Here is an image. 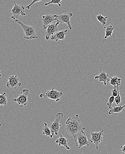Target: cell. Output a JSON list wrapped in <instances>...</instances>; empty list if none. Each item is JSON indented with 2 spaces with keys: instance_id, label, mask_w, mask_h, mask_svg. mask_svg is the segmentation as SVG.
I'll return each mask as SVG.
<instances>
[{
  "instance_id": "4",
  "label": "cell",
  "mask_w": 125,
  "mask_h": 154,
  "mask_svg": "<svg viewBox=\"0 0 125 154\" xmlns=\"http://www.w3.org/2000/svg\"><path fill=\"white\" fill-rule=\"evenodd\" d=\"M64 116L62 112L57 113L55 119L50 125L49 128L51 131L52 134L51 138H52L54 135H58L60 127L61 126V124L60 123V121L64 117Z\"/></svg>"
},
{
  "instance_id": "23",
  "label": "cell",
  "mask_w": 125,
  "mask_h": 154,
  "mask_svg": "<svg viewBox=\"0 0 125 154\" xmlns=\"http://www.w3.org/2000/svg\"><path fill=\"white\" fill-rule=\"evenodd\" d=\"M119 92V86H115L113 90H112V95L114 97H116L118 95V93Z\"/></svg>"
},
{
  "instance_id": "8",
  "label": "cell",
  "mask_w": 125,
  "mask_h": 154,
  "mask_svg": "<svg viewBox=\"0 0 125 154\" xmlns=\"http://www.w3.org/2000/svg\"><path fill=\"white\" fill-rule=\"evenodd\" d=\"M72 13H69L68 14H63L60 15H56V21L60 22L61 24H67L68 27L70 29V30H72V26L70 22V19L73 16Z\"/></svg>"
},
{
  "instance_id": "20",
  "label": "cell",
  "mask_w": 125,
  "mask_h": 154,
  "mask_svg": "<svg viewBox=\"0 0 125 154\" xmlns=\"http://www.w3.org/2000/svg\"><path fill=\"white\" fill-rule=\"evenodd\" d=\"M7 102L8 99L6 93L4 92L0 94V105L1 106L6 105L7 104Z\"/></svg>"
},
{
  "instance_id": "15",
  "label": "cell",
  "mask_w": 125,
  "mask_h": 154,
  "mask_svg": "<svg viewBox=\"0 0 125 154\" xmlns=\"http://www.w3.org/2000/svg\"><path fill=\"white\" fill-rule=\"evenodd\" d=\"M67 142H68V140L62 134H61L60 137L58 139H56L55 140V143H58L59 146H64L65 147L67 150H70V148L68 146Z\"/></svg>"
},
{
  "instance_id": "14",
  "label": "cell",
  "mask_w": 125,
  "mask_h": 154,
  "mask_svg": "<svg viewBox=\"0 0 125 154\" xmlns=\"http://www.w3.org/2000/svg\"><path fill=\"white\" fill-rule=\"evenodd\" d=\"M67 29H64L62 31H58L55 33L51 37L52 40L58 42L59 40H63L65 39V36L67 34Z\"/></svg>"
},
{
  "instance_id": "16",
  "label": "cell",
  "mask_w": 125,
  "mask_h": 154,
  "mask_svg": "<svg viewBox=\"0 0 125 154\" xmlns=\"http://www.w3.org/2000/svg\"><path fill=\"white\" fill-rule=\"evenodd\" d=\"M105 29V36L104 37V39H106L109 37H111L112 35L113 32L114 30L115 27L114 26L110 25L104 27Z\"/></svg>"
},
{
  "instance_id": "12",
  "label": "cell",
  "mask_w": 125,
  "mask_h": 154,
  "mask_svg": "<svg viewBox=\"0 0 125 154\" xmlns=\"http://www.w3.org/2000/svg\"><path fill=\"white\" fill-rule=\"evenodd\" d=\"M55 21H56V15H52L48 13L45 15L43 16V29H46L49 25Z\"/></svg>"
},
{
  "instance_id": "17",
  "label": "cell",
  "mask_w": 125,
  "mask_h": 154,
  "mask_svg": "<svg viewBox=\"0 0 125 154\" xmlns=\"http://www.w3.org/2000/svg\"><path fill=\"white\" fill-rule=\"evenodd\" d=\"M121 79L120 78H118L117 76L112 77L110 81V84L112 86H120L121 83Z\"/></svg>"
},
{
  "instance_id": "13",
  "label": "cell",
  "mask_w": 125,
  "mask_h": 154,
  "mask_svg": "<svg viewBox=\"0 0 125 154\" xmlns=\"http://www.w3.org/2000/svg\"><path fill=\"white\" fill-rule=\"evenodd\" d=\"M111 78L112 77L110 76L109 74L106 73V71L104 70L100 71L99 75L94 77L95 79L98 80L100 82H103L105 86L107 82L110 81Z\"/></svg>"
},
{
  "instance_id": "26",
  "label": "cell",
  "mask_w": 125,
  "mask_h": 154,
  "mask_svg": "<svg viewBox=\"0 0 125 154\" xmlns=\"http://www.w3.org/2000/svg\"><path fill=\"white\" fill-rule=\"evenodd\" d=\"M42 1L43 0H33L32 2H31L30 5H27V6L25 7V9H28V10H29V9H30V7H31V6L32 5L34 4L35 3L39 2H40Z\"/></svg>"
},
{
  "instance_id": "24",
  "label": "cell",
  "mask_w": 125,
  "mask_h": 154,
  "mask_svg": "<svg viewBox=\"0 0 125 154\" xmlns=\"http://www.w3.org/2000/svg\"><path fill=\"white\" fill-rule=\"evenodd\" d=\"M115 97L113 96H111L109 98V101L107 103V106L110 110L112 108V104L115 101Z\"/></svg>"
},
{
  "instance_id": "19",
  "label": "cell",
  "mask_w": 125,
  "mask_h": 154,
  "mask_svg": "<svg viewBox=\"0 0 125 154\" xmlns=\"http://www.w3.org/2000/svg\"><path fill=\"white\" fill-rule=\"evenodd\" d=\"M44 127L43 128V132L42 134L43 135H45L47 136H49L50 138H51L52 134L50 128L49 127H48V124L47 122H44Z\"/></svg>"
},
{
  "instance_id": "1",
  "label": "cell",
  "mask_w": 125,
  "mask_h": 154,
  "mask_svg": "<svg viewBox=\"0 0 125 154\" xmlns=\"http://www.w3.org/2000/svg\"><path fill=\"white\" fill-rule=\"evenodd\" d=\"M65 123V130L66 132L69 135L73 136L74 139H75L76 134L78 133L84 131L86 129V128L82 126L78 114L73 117L68 118Z\"/></svg>"
},
{
  "instance_id": "27",
  "label": "cell",
  "mask_w": 125,
  "mask_h": 154,
  "mask_svg": "<svg viewBox=\"0 0 125 154\" xmlns=\"http://www.w3.org/2000/svg\"><path fill=\"white\" fill-rule=\"evenodd\" d=\"M120 151L122 154H125V144L123 146H120Z\"/></svg>"
},
{
  "instance_id": "21",
  "label": "cell",
  "mask_w": 125,
  "mask_h": 154,
  "mask_svg": "<svg viewBox=\"0 0 125 154\" xmlns=\"http://www.w3.org/2000/svg\"><path fill=\"white\" fill-rule=\"evenodd\" d=\"M97 20L102 25H105L107 22V19L108 18V17H104L101 14H99L96 17Z\"/></svg>"
},
{
  "instance_id": "25",
  "label": "cell",
  "mask_w": 125,
  "mask_h": 154,
  "mask_svg": "<svg viewBox=\"0 0 125 154\" xmlns=\"http://www.w3.org/2000/svg\"><path fill=\"white\" fill-rule=\"evenodd\" d=\"M122 101V98L120 96V93H118V95L117 97H115V101L117 105H119Z\"/></svg>"
},
{
  "instance_id": "6",
  "label": "cell",
  "mask_w": 125,
  "mask_h": 154,
  "mask_svg": "<svg viewBox=\"0 0 125 154\" xmlns=\"http://www.w3.org/2000/svg\"><path fill=\"white\" fill-rule=\"evenodd\" d=\"M74 140H75L76 146H78V145H79V149L85 146H89V143L86 133L84 132V131H80L76 134Z\"/></svg>"
},
{
  "instance_id": "3",
  "label": "cell",
  "mask_w": 125,
  "mask_h": 154,
  "mask_svg": "<svg viewBox=\"0 0 125 154\" xmlns=\"http://www.w3.org/2000/svg\"><path fill=\"white\" fill-rule=\"evenodd\" d=\"M63 93L52 88L51 90L42 93L40 97L42 99H49L55 100L56 102H60L61 98L62 97Z\"/></svg>"
},
{
  "instance_id": "9",
  "label": "cell",
  "mask_w": 125,
  "mask_h": 154,
  "mask_svg": "<svg viewBox=\"0 0 125 154\" xmlns=\"http://www.w3.org/2000/svg\"><path fill=\"white\" fill-rule=\"evenodd\" d=\"M104 130H103L99 132H94L91 133V138L90 141L93 143L96 146V150L99 149V145L103 141V135Z\"/></svg>"
},
{
  "instance_id": "5",
  "label": "cell",
  "mask_w": 125,
  "mask_h": 154,
  "mask_svg": "<svg viewBox=\"0 0 125 154\" xmlns=\"http://www.w3.org/2000/svg\"><path fill=\"white\" fill-rule=\"evenodd\" d=\"M24 5L16 4L15 1L14 2V6L11 10L12 16L11 18L14 20L15 22L20 20L21 16H26Z\"/></svg>"
},
{
  "instance_id": "10",
  "label": "cell",
  "mask_w": 125,
  "mask_h": 154,
  "mask_svg": "<svg viewBox=\"0 0 125 154\" xmlns=\"http://www.w3.org/2000/svg\"><path fill=\"white\" fill-rule=\"evenodd\" d=\"M17 75H12L8 77V81L6 82V87L10 89H16L22 85Z\"/></svg>"
},
{
  "instance_id": "7",
  "label": "cell",
  "mask_w": 125,
  "mask_h": 154,
  "mask_svg": "<svg viewBox=\"0 0 125 154\" xmlns=\"http://www.w3.org/2000/svg\"><path fill=\"white\" fill-rule=\"evenodd\" d=\"M29 95V90L24 89L22 90L21 94L16 99H13L14 102H16L21 107H24L27 105L28 96Z\"/></svg>"
},
{
  "instance_id": "22",
  "label": "cell",
  "mask_w": 125,
  "mask_h": 154,
  "mask_svg": "<svg viewBox=\"0 0 125 154\" xmlns=\"http://www.w3.org/2000/svg\"><path fill=\"white\" fill-rule=\"evenodd\" d=\"M62 0H51L50 2H47L44 4L45 6H47L50 4H55L58 5L59 7H61V2Z\"/></svg>"
},
{
  "instance_id": "2",
  "label": "cell",
  "mask_w": 125,
  "mask_h": 154,
  "mask_svg": "<svg viewBox=\"0 0 125 154\" xmlns=\"http://www.w3.org/2000/svg\"><path fill=\"white\" fill-rule=\"evenodd\" d=\"M21 26L25 33L24 38L25 39H37L38 36L36 33L35 28L34 26H28L22 23L20 20L15 22Z\"/></svg>"
},
{
  "instance_id": "18",
  "label": "cell",
  "mask_w": 125,
  "mask_h": 154,
  "mask_svg": "<svg viewBox=\"0 0 125 154\" xmlns=\"http://www.w3.org/2000/svg\"><path fill=\"white\" fill-rule=\"evenodd\" d=\"M125 107V105L124 106H120L114 107L109 110L108 114L109 115H112L115 113H120L122 111H124V108Z\"/></svg>"
},
{
  "instance_id": "11",
  "label": "cell",
  "mask_w": 125,
  "mask_h": 154,
  "mask_svg": "<svg viewBox=\"0 0 125 154\" xmlns=\"http://www.w3.org/2000/svg\"><path fill=\"white\" fill-rule=\"evenodd\" d=\"M61 24L60 22H57L55 24H51L48 26L46 29L45 32V39L47 40H49L50 38L53 34L58 32L59 30V25Z\"/></svg>"
}]
</instances>
